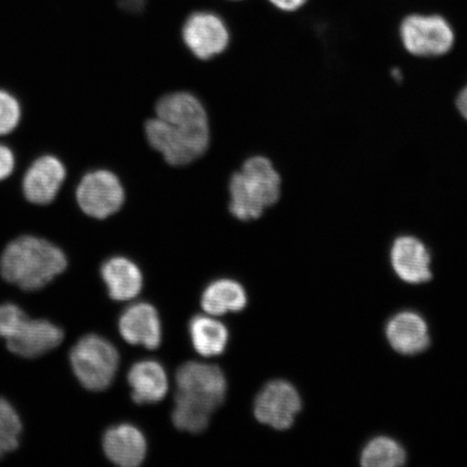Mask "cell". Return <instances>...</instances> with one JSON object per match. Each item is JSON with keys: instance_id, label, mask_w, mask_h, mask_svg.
I'll return each mask as SVG.
<instances>
[{"instance_id": "1", "label": "cell", "mask_w": 467, "mask_h": 467, "mask_svg": "<svg viewBox=\"0 0 467 467\" xmlns=\"http://www.w3.org/2000/svg\"><path fill=\"white\" fill-rule=\"evenodd\" d=\"M144 130L150 148L175 167L190 165L206 153L209 146L206 109L190 92L162 97L156 105L155 119L146 121Z\"/></svg>"}, {"instance_id": "2", "label": "cell", "mask_w": 467, "mask_h": 467, "mask_svg": "<svg viewBox=\"0 0 467 467\" xmlns=\"http://www.w3.org/2000/svg\"><path fill=\"white\" fill-rule=\"evenodd\" d=\"M67 266V255L60 248L34 236H22L10 243L0 259L3 277L26 291L46 287Z\"/></svg>"}, {"instance_id": "3", "label": "cell", "mask_w": 467, "mask_h": 467, "mask_svg": "<svg viewBox=\"0 0 467 467\" xmlns=\"http://www.w3.org/2000/svg\"><path fill=\"white\" fill-rule=\"evenodd\" d=\"M282 172L271 159L250 157L230 180V212L238 220H258L283 196Z\"/></svg>"}, {"instance_id": "4", "label": "cell", "mask_w": 467, "mask_h": 467, "mask_svg": "<svg viewBox=\"0 0 467 467\" xmlns=\"http://www.w3.org/2000/svg\"><path fill=\"white\" fill-rule=\"evenodd\" d=\"M402 50L420 60H434L451 54L457 43V32L445 16L409 14L397 26Z\"/></svg>"}, {"instance_id": "5", "label": "cell", "mask_w": 467, "mask_h": 467, "mask_svg": "<svg viewBox=\"0 0 467 467\" xmlns=\"http://www.w3.org/2000/svg\"><path fill=\"white\" fill-rule=\"evenodd\" d=\"M69 358L76 378L93 392L108 389L119 366V354L113 344L96 335L80 338Z\"/></svg>"}, {"instance_id": "6", "label": "cell", "mask_w": 467, "mask_h": 467, "mask_svg": "<svg viewBox=\"0 0 467 467\" xmlns=\"http://www.w3.org/2000/svg\"><path fill=\"white\" fill-rule=\"evenodd\" d=\"M76 200L87 215L104 220L119 212L126 196L119 178L100 169L84 175L76 190Z\"/></svg>"}, {"instance_id": "7", "label": "cell", "mask_w": 467, "mask_h": 467, "mask_svg": "<svg viewBox=\"0 0 467 467\" xmlns=\"http://www.w3.org/2000/svg\"><path fill=\"white\" fill-rule=\"evenodd\" d=\"M177 394L213 412L225 400L226 379L219 367L190 361L179 368Z\"/></svg>"}, {"instance_id": "8", "label": "cell", "mask_w": 467, "mask_h": 467, "mask_svg": "<svg viewBox=\"0 0 467 467\" xmlns=\"http://www.w3.org/2000/svg\"><path fill=\"white\" fill-rule=\"evenodd\" d=\"M182 38L192 55L207 61L223 54L230 45L231 35L220 16L210 11H196L184 22Z\"/></svg>"}, {"instance_id": "9", "label": "cell", "mask_w": 467, "mask_h": 467, "mask_svg": "<svg viewBox=\"0 0 467 467\" xmlns=\"http://www.w3.org/2000/svg\"><path fill=\"white\" fill-rule=\"evenodd\" d=\"M301 409L302 400L299 392L294 385L284 379H275L267 383L254 401L256 420L262 424L279 431L291 428Z\"/></svg>"}, {"instance_id": "10", "label": "cell", "mask_w": 467, "mask_h": 467, "mask_svg": "<svg viewBox=\"0 0 467 467\" xmlns=\"http://www.w3.org/2000/svg\"><path fill=\"white\" fill-rule=\"evenodd\" d=\"M390 265L405 283L418 285L431 278V254L428 244L416 233H400L389 247Z\"/></svg>"}, {"instance_id": "11", "label": "cell", "mask_w": 467, "mask_h": 467, "mask_svg": "<svg viewBox=\"0 0 467 467\" xmlns=\"http://www.w3.org/2000/svg\"><path fill=\"white\" fill-rule=\"evenodd\" d=\"M60 327L46 319H31L25 314L5 338L8 349L21 358H36L60 346Z\"/></svg>"}, {"instance_id": "12", "label": "cell", "mask_w": 467, "mask_h": 467, "mask_svg": "<svg viewBox=\"0 0 467 467\" xmlns=\"http://www.w3.org/2000/svg\"><path fill=\"white\" fill-rule=\"evenodd\" d=\"M67 177V169L55 156H43L28 168L23 180V192L33 203L46 204L57 195Z\"/></svg>"}, {"instance_id": "13", "label": "cell", "mask_w": 467, "mask_h": 467, "mask_svg": "<svg viewBox=\"0 0 467 467\" xmlns=\"http://www.w3.org/2000/svg\"><path fill=\"white\" fill-rule=\"evenodd\" d=\"M119 332L132 346L149 349L159 348L161 343V324L159 313L149 303H136L121 314Z\"/></svg>"}, {"instance_id": "14", "label": "cell", "mask_w": 467, "mask_h": 467, "mask_svg": "<svg viewBox=\"0 0 467 467\" xmlns=\"http://www.w3.org/2000/svg\"><path fill=\"white\" fill-rule=\"evenodd\" d=\"M389 346L401 355H417L430 347L429 327L421 315L405 311L396 314L385 328Z\"/></svg>"}, {"instance_id": "15", "label": "cell", "mask_w": 467, "mask_h": 467, "mask_svg": "<svg viewBox=\"0 0 467 467\" xmlns=\"http://www.w3.org/2000/svg\"><path fill=\"white\" fill-rule=\"evenodd\" d=\"M103 448L116 465L136 467L143 462L148 447L141 431L131 424H120L105 433Z\"/></svg>"}, {"instance_id": "16", "label": "cell", "mask_w": 467, "mask_h": 467, "mask_svg": "<svg viewBox=\"0 0 467 467\" xmlns=\"http://www.w3.org/2000/svg\"><path fill=\"white\" fill-rule=\"evenodd\" d=\"M132 400L138 405L156 404L165 399L169 383L166 370L155 360H142L128 372Z\"/></svg>"}, {"instance_id": "17", "label": "cell", "mask_w": 467, "mask_h": 467, "mask_svg": "<svg viewBox=\"0 0 467 467\" xmlns=\"http://www.w3.org/2000/svg\"><path fill=\"white\" fill-rule=\"evenodd\" d=\"M101 275L113 300L130 301L141 292V271L132 261L122 256H114L105 262L101 268Z\"/></svg>"}, {"instance_id": "18", "label": "cell", "mask_w": 467, "mask_h": 467, "mask_svg": "<svg viewBox=\"0 0 467 467\" xmlns=\"http://www.w3.org/2000/svg\"><path fill=\"white\" fill-rule=\"evenodd\" d=\"M247 306L246 291L232 279H219L210 284L202 296L203 311L213 317L241 312Z\"/></svg>"}, {"instance_id": "19", "label": "cell", "mask_w": 467, "mask_h": 467, "mask_svg": "<svg viewBox=\"0 0 467 467\" xmlns=\"http://www.w3.org/2000/svg\"><path fill=\"white\" fill-rule=\"evenodd\" d=\"M190 335L192 347L203 358H213L224 352L229 331L219 320L198 315L191 320Z\"/></svg>"}, {"instance_id": "20", "label": "cell", "mask_w": 467, "mask_h": 467, "mask_svg": "<svg viewBox=\"0 0 467 467\" xmlns=\"http://www.w3.org/2000/svg\"><path fill=\"white\" fill-rule=\"evenodd\" d=\"M407 454L399 441L387 436L373 438L361 451L360 464L365 467H397L406 463Z\"/></svg>"}, {"instance_id": "21", "label": "cell", "mask_w": 467, "mask_h": 467, "mask_svg": "<svg viewBox=\"0 0 467 467\" xmlns=\"http://www.w3.org/2000/svg\"><path fill=\"white\" fill-rule=\"evenodd\" d=\"M213 412L179 394L175 395L173 423L181 431L202 433L208 428Z\"/></svg>"}, {"instance_id": "22", "label": "cell", "mask_w": 467, "mask_h": 467, "mask_svg": "<svg viewBox=\"0 0 467 467\" xmlns=\"http://www.w3.org/2000/svg\"><path fill=\"white\" fill-rule=\"evenodd\" d=\"M22 422L9 401L0 397V459L19 447Z\"/></svg>"}, {"instance_id": "23", "label": "cell", "mask_w": 467, "mask_h": 467, "mask_svg": "<svg viewBox=\"0 0 467 467\" xmlns=\"http://www.w3.org/2000/svg\"><path fill=\"white\" fill-rule=\"evenodd\" d=\"M21 119V108L9 92L0 90V136L13 132Z\"/></svg>"}, {"instance_id": "24", "label": "cell", "mask_w": 467, "mask_h": 467, "mask_svg": "<svg viewBox=\"0 0 467 467\" xmlns=\"http://www.w3.org/2000/svg\"><path fill=\"white\" fill-rule=\"evenodd\" d=\"M25 314L19 306L11 303L0 306V337L5 340Z\"/></svg>"}, {"instance_id": "25", "label": "cell", "mask_w": 467, "mask_h": 467, "mask_svg": "<svg viewBox=\"0 0 467 467\" xmlns=\"http://www.w3.org/2000/svg\"><path fill=\"white\" fill-rule=\"evenodd\" d=\"M16 165L15 155L7 146L0 144V181L13 173Z\"/></svg>"}, {"instance_id": "26", "label": "cell", "mask_w": 467, "mask_h": 467, "mask_svg": "<svg viewBox=\"0 0 467 467\" xmlns=\"http://www.w3.org/2000/svg\"><path fill=\"white\" fill-rule=\"evenodd\" d=\"M267 2L279 11L291 14L305 7L308 0H267Z\"/></svg>"}, {"instance_id": "27", "label": "cell", "mask_w": 467, "mask_h": 467, "mask_svg": "<svg viewBox=\"0 0 467 467\" xmlns=\"http://www.w3.org/2000/svg\"><path fill=\"white\" fill-rule=\"evenodd\" d=\"M454 107L461 119L467 124V81L455 96Z\"/></svg>"}, {"instance_id": "28", "label": "cell", "mask_w": 467, "mask_h": 467, "mask_svg": "<svg viewBox=\"0 0 467 467\" xmlns=\"http://www.w3.org/2000/svg\"><path fill=\"white\" fill-rule=\"evenodd\" d=\"M231 2H239V0H231Z\"/></svg>"}]
</instances>
